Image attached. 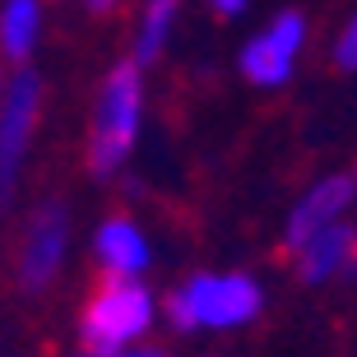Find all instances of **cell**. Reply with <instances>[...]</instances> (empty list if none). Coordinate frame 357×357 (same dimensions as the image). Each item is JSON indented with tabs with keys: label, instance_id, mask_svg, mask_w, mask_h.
<instances>
[{
	"label": "cell",
	"instance_id": "52a82bcc",
	"mask_svg": "<svg viewBox=\"0 0 357 357\" xmlns=\"http://www.w3.org/2000/svg\"><path fill=\"white\" fill-rule=\"evenodd\" d=\"M66 209L61 204H47V209L28 223V237H24V255H19V278L24 288H42L47 278L56 274L61 255H66Z\"/></svg>",
	"mask_w": 357,
	"mask_h": 357
},
{
	"label": "cell",
	"instance_id": "7a4b0ae2",
	"mask_svg": "<svg viewBox=\"0 0 357 357\" xmlns=\"http://www.w3.org/2000/svg\"><path fill=\"white\" fill-rule=\"evenodd\" d=\"M260 283L246 274H195L181 292L167 297V316L176 330H232L260 316Z\"/></svg>",
	"mask_w": 357,
	"mask_h": 357
},
{
	"label": "cell",
	"instance_id": "5bb4252c",
	"mask_svg": "<svg viewBox=\"0 0 357 357\" xmlns=\"http://www.w3.org/2000/svg\"><path fill=\"white\" fill-rule=\"evenodd\" d=\"M218 14H237V10H246V0H209Z\"/></svg>",
	"mask_w": 357,
	"mask_h": 357
},
{
	"label": "cell",
	"instance_id": "5b68a950",
	"mask_svg": "<svg viewBox=\"0 0 357 357\" xmlns=\"http://www.w3.org/2000/svg\"><path fill=\"white\" fill-rule=\"evenodd\" d=\"M38 107H42V84L38 75L24 70L5 89V107H0V195H10L14 181H19L28 139H33V126H38Z\"/></svg>",
	"mask_w": 357,
	"mask_h": 357
},
{
	"label": "cell",
	"instance_id": "2e32d148",
	"mask_svg": "<svg viewBox=\"0 0 357 357\" xmlns=\"http://www.w3.org/2000/svg\"><path fill=\"white\" fill-rule=\"evenodd\" d=\"M0 84H5V79H0Z\"/></svg>",
	"mask_w": 357,
	"mask_h": 357
},
{
	"label": "cell",
	"instance_id": "3957f363",
	"mask_svg": "<svg viewBox=\"0 0 357 357\" xmlns=\"http://www.w3.org/2000/svg\"><path fill=\"white\" fill-rule=\"evenodd\" d=\"M153 320V297L149 288H139L135 278H107L102 288L89 297V311H84V344L93 353H116L130 339L149 330Z\"/></svg>",
	"mask_w": 357,
	"mask_h": 357
},
{
	"label": "cell",
	"instance_id": "7c38bea8",
	"mask_svg": "<svg viewBox=\"0 0 357 357\" xmlns=\"http://www.w3.org/2000/svg\"><path fill=\"white\" fill-rule=\"evenodd\" d=\"M334 66L348 70V75L357 70V14L339 28V38H334Z\"/></svg>",
	"mask_w": 357,
	"mask_h": 357
},
{
	"label": "cell",
	"instance_id": "277c9868",
	"mask_svg": "<svg viewBox=\"0 0 357 357\" xmlns=\"http://www.w3.org/2000/svg\"><path fill=\"white\" fill-rule=\"evenodd\" d=\"M302 47H306V19L297 10H283L278 19H269V24L241 47L237 66L255 89H278V84L292 79Z\"/></svg>",
	"mask_w": 357,
	"mask_h": 357
},
{
	"label": "cell",
	"instance_id": "6da1fadb",
	"mask_svg": "<svg viewBox=\"0 0 357 357\" xmlns=\"http://www.w3.org/2000/svg\"><path fill=\"white\" fill-rule=\"evenodd\" d=\"M144 121V66L121 61L102 79V93L93 102V130H89V172L112 176L121 162L130 158Z\"/></svg>",
	"mask_w": 357,
	"mask_h": 357
},
{
	"label": "cell",
	"instance_id": "ba28073f",
	"mask_svg": "<svg viewBox=\"0 0 357 357\" xmlns=\"http://www.w3.org/2000/svg\"><path fill=\"white\" fill-rule=\"evenodd\" d=\"M297 269H302L306 283H325V278L339 274V269L357 274V227H348V223L325 227L320 237H311L302 251H297Z\"/></svg>",
	"mask_w": 357,
	"mask_h": 357
},
{
	"label": "cell",
	"instance_id": "8992f818",
	"mask_svg": "<svg viewBox=\"0 0 357 357\" xmlns=\"http://www.w3.org/2000/svg\"><path fill=\"white\" fill-rule=\"evenodd\" d=\"M353 199H357V172H334V176H325V181H316L302 195V204L292 209L283 246H288V251H302L306 241L320 237L325 227L344 223V213H348Z\"/></svg>",
	"mask_w": 357,
	"mask_h": 357
},
{
	"label": "cell",
	"instance_id": "4fadbf2b",
	"mask_svg": "<svg viewBox=\"0 0 357 357\" xmlns=\"http://www.w3.org/2000/svg\"><path fill=\"white\" fill-rule=\"evenodd\" d=\"M93 357H167V353H158V348H139V344H130V348H116V353H93Z\"/></svg>",
	"mask_w": 357,
	"mask_h": 357
},
{
	"label": "cell",
	"instance_id": "30bf717a",
	"mask_svg": "<svg viewBox=\"0 0 357 357\" xmlns=\"http://www.w3.org/2000/svg\"><path fill=\"white\" fill-rule=\"evenodd\" d=\"M42 38V0H5L0 10V52L10 61H28Z\"/></svg>",
	"mask_w": 357,
	"mask_h": 357
},
{
	"label": "cell",
	"instance_id": "8fae6325",
	"mask_svg": "<svg viewBox=\"0 0 357 357\" xmlns=\"http://www.w3.org/2000/svg\"><path fill=\"white\" fill-rule=\"evenodd\" d=\"M176 5L181 0H144V14H139V28H135V56L139 66H149L153 56L167 47L172 38V24H176Z\"/></svg>",
	"mask_w": 357,
	"mask_h": 357
},
{
	"label": "cell",
	"instance_id": "9c48e42d",
	"mask_svg": "<svg viewBox=\"0 0 357 357\" xmlns=\"http://www.w3.org/2000/svg\"><path fill=\"white\" fill-rule=\"evenodd\" d=\"M93 251L102 260L107 278H135L139 269H149V241L130 218H107L93 237Z\"/></svg>",
	"mask_w": 357,
	"mask_h": 357
},
{
	"label": "cell",
	"instance_id": "9a60e30c",
	"mask_svg": "<svg viewBox=\"0 0 357 357\" xmlns=\"http://www.w3.org/2000/svg\"><path fill=\"white\" fill-rule=\"evenodd\" d=\"M84 5H89L93 14H112V10H116V0H84Z\"/></svg>",
	"mask_w": 357,
	"mask_h": 357
}]
</instances>
